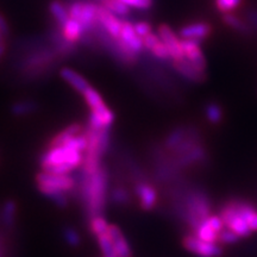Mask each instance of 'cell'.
Segmentation results:
<instances>
[{
    "instance_id": "cell-29",
    "label": "cell",
    "mask_w": 257,
    "mask_h": 257,
    "mask_svg": "<svg viewBox=\"0 0 257 257\" xmlns=\"http://www.w3.org/2000/svg\"><path fill=\"white\" fill-rule=\"evenodd\" d=\"M37 110L36 102L31 100H19L15 102L11 107L12 114L17 115V117H23V115H28L34 113Z\"/></svg>"
},
{
    "instance_id": "cell-26",
    "label": "cell",
    "mask_w": 257,
    "mask_h": 257,
    "mask_svg": "<svg viewBox=\"0 0 257 257\" xmlns=\"http://www.w3.org/2000/svg\"><path fill=\"white\" fill-rule=\"evenodd\" d=\"M99 4H101L105 9L111 11L118 17H125L130 14V6H127L121 0H101Z\"/></svg>"
},
{
    "instance_id": "cell-25",
    "label": "cell",
    "mask_w": 257,
    "mask_h": 257,
    "mask_svg": "<svg viewBox=\"0 0 257 257\" xmlns=\"http://www.w3.org/2000/svg\"><path fill=\"white\" fill-rule=\"evenodd\" d=\"M204 113H205V118H206L208 123L218 125L223 121L224 111L218 102H214V101L208 102V104L205 106Z\"/></svg>"
},
{
    "instance_id": "cell-10",
    "label": "cell",
    "mask_w": 257,
    "mask_h": 257,
    "mask_svg": "<svg viewBox=\"0 0 257 257\" xmlns=\"http://www.w3.org/2000/svg\"><path fill=\"white\" fill-rule=\"evenodd\" d=\"M181 47L185 59L188 60L199 70L206 73L207 62L201 50L200 42L194 40H181Z\"/></svg>"
},
{
    "instance_id": "cell-11",
    "label": "cell",
    "mask_w": 257,
    "mask_h": 257,
    "mask_svg": "<svg viewBox=\"0 0 257 257\" xmlns=\"http://www.w3.org/2000/svg\"><path fill=\"white\" fill-rule=\"evenodd\" d=\"M175 165L179 168H188V167L194 166V165H200L207 161V152L200 143L197 144L189 149L188 152H186L181 155L174 156Z\"/></svg>"
},
{
    "instance_id": "cell-27",
    "label": "cell",
    "mask_w": 257,
    "mask_h": 257,
    "mask_svg": "<svg viewBox=\"0 0 257 257\" xmlns=\"http://www.w3.org/2000/svg\"><path fill=\"white\" fill-rule=\"evenodd\" d=\"M17 217V204L14 200H8L3 206L2 220L5 226L11 227L15 224Z\"/></svg>"
},
{
    "instance_id": "cell-4",
    "label": "cell",
    "mask_w": 257,
    "mask_h": 257,
    "mask_svg": "<svg viewBox=\"0 0 257 257\" xmlns=\"http://www.w3.org/2000/svg\"><path fill=\"white\" fill-rule=\"evenodd\" d=\"M59 54L53 47L42 48V49L29 54L21 63V73L28 79H36L48 73L55 64Z\"/></svg>"
},
{
    "instance_id": "cell-12",
    "label": "cell",
    "mask_w": 257,
    "mask_h": 257,
    "mask_svg": "<svg viewBox=\"0 0 257 257\" xmlns=\"http://www.w3.org/2000/svg\"><path fill=\"white\" fill-rule=\"evenodd\" d=\"M211 24L206 23V22H195V23H191L185 25L179 30V36L181 40H194V41H204L212 34Z\"/></svg>"
},
{
    "instance_id": "cell-40",
    "label": "cell",
    "mask_w": 257,
    "mask_h": 257,
    "mask_svg": "<svg viewBox=\"0 0 257 257\" xmlns=\"http://www.w3.org/2000/svg\"><path fill=\"white\" fill-rule=\"evenodd\" d=\"M248 18H249L250 25L257 29V12H255V11H250L249 14H248Z\"/></svg>"
},
{
    "instance_id": "cell-19",
    "label": "cell",
    "mask_w": 257,
    "mask_h": 257,
    "mask_svg": "<svg viewBox=\"0 0 257 257\" xmlns=\"http://www.w3.org/2000/svg\"><path fill=\"white\" fill-rule=\"evenodd\" d=\"M238 213L248 223L250 230L257 231V210L253 205L245 200H233Z\"/></svg>"
},
{
    "instance_id": "cell-36",
    "label": "cell",
    "mask_w": 257,
    "mask_h": 257,
    "mask_svg": "<svg viewBox=\"0 0 257 257\" xmlns=\"http://www.w3.org/2000/svg\"><path fill=\"white\" fill-rule=\"evenodd\" d=\"M130 8H135L137 10H149L153 8L154 0H121Z\"/></svg>"
},
{
    "instance_id": "cell-9",
    "label": "cell",
    "mask_w": 257,
    "mask_h": 257,
    "mask_svg": "<svg viewBox=\"0 0 257 257\" xmlns=\"http://www.w3.org/2000/svg\"><path fill=\"white\" fill-rule=\"evenodd\" d=\"M135 194L137 195L141 208L144 211L154 210L159 202V193L150 182L138 181L135 185Z\"/></svg>"
},
{
    "instance_id": "cell-5",
    "label": "cell",
    "mask_w": 257,
    "mask_h": 257,
    "mask_svg": "<svg viewBox=\"0 0 257 257\" xmlns=\"http://www.w3.org/2000/svg\"><path fill=\"white\" fill-rule=\"evenodd\" d=\"M37 189L42 194L49 191L72 193L78 188V182L69 174H53L42 170L36 175Z\"/></svg>"
},
{
    "instance_id": "cell-18",
    "label": "cell",
    "mask_w": 257,
    "mask_h": 257,
    "mask_svg": "<svg viewBox=\"0 0 257 257\" xmlns=\"http://www.w3.org/2000/svg\"><path fill=\"white\" fill-rule=\"evenodd\" d=\"M60 76L72 87L74 91L82 94L83 92L87 89L89 86V82L86 80L81 74H79L75 70L69 68V67H63L60 69Z\"/></svg>"
},
{
    "instance_id": "cell-32",
    "label": "cell",
    "mask_w": 257,
    "mask_h": 257,
    "mask_svg": "<svg viewBox=\"0 0 257 257\" xmlns=\"http://www.w3.org/2000/svg\"><path fill=\"white\" fill-rule=\"evenodd\" d=\"M243 0H214V4L218 11L221 15L224 14H230L233 12L234 10H237L242 4Z\"/></svg>"
},
{
    "instance_id": "cell-38",
    "label": "cell",
    "mask_w": 257,
    "mask_h": 257,
    "mask_svg": "<svg viewBox=\"0 0 257 257\" xmlns=\"http://www.w3.org/2000/svg\"><path fill=\"white\" fill-rule=\"evenodd\" d=\"M161 40L159 37V35L157 34H153V32H150V34H148L147 36L143 37V44H144V49L150 51L153 49L154 47L156 46V43Z\"/></svg>"
},
{
    "instance_id": "cell-33",
    "label": "cell",
    "mask_w": 257,
    "mask_h": 257,
    "mask_svg": "<svg viewBox=\"0 0 257 257\" xmlns=\"http://www.w3.org/2000/svg\"><path fill=\"white\" fill-rule=\"evenodd\" d=\"M240 237L229 227L224 226L218 234V243L221 244H234L239 240Z\"/></svg>"
},
{
    "instance_id": "cell-31",
    "label": "cell",
    "mask_w": 257,
    "mask_h": 257,
    "mask_svg": "<svg viewBox=\"0 0 257 257\" xmlns=\"http://www.w3.org/2000/svg\"><path fill=\"white\" fill-rule=\"evenodd\" d=\"M111 200L113 201L115 205H119V206H126V205L130 204L131 201V194L124 187L118 186V187L112 189Z\"/></svg>"
},
{
    "instance_id": "cell-23",
    "label": "cell",
    "mask_w": 257,
    "mask_h": 257,
    "mask_svg": "<svg viewBox=\"0 0 257 257\" xmlns=\"http://www.w3.org/2000/svg\"><path fill=\"white\" fill-rule=\"evenodd\" d=\"M188 128L189 127H185V126H178L173 128L165 140L166 149L169 150V152H173L176 147L180 146V144L184 142V140L188 135Z\"/></svg>"
},
{
    "instance_id": "cell-13",
    "label": "cell",
    "mask_w": 257,
    "mask_h": 257,
    "mask_svg": "<svg viewBox=\"0 0 257 257\" xmlns=\"http://www.w3.org/2000/svg\"><path fill=\"white\" fill-rule=\"evenodd\" d=\"M98 18L101 27L107 31V34L113 38L120 37L121 24L123 21L118 18V16L112 14L107 9H105L101 4H98Z\"/></svg>"
},
{
    "instance_id": "cell-22",
    "label": "cell",
    "mask_w": 257,
    "mask_h": 257,
    "mask_svg": "<svg viewBox=\"0 0 257 257\" xmlns=\"http://www.w3.org/2000/svg\"><path fill=\"white\" fill-rule=\"evenodd\" d=\"M81 95L83 96V100H85L86 105L88 106L89 111H98L104 108L105 106H107L100 93L96 91L95 88H93L92 86H89Z\"/></svg>"
},
{
    "instance_id": "cell-6",
    "label": "cell",
    "mask_w": 257,
    "mask_h": 257,
    "mask_svg": "<svg viewBox=\"0 0 257 257\" xmlns=\"http://www.w3.org/2000/svg\"><path fill=\"white\" fill-rule=\"evenodd\" d=\"M182 244L187 251L198 257H220L223 255V248L218 245V243L205 242L195 234L186 236Z\"/></svg>"
},
{
    "instance_id": "cell-42",
    "label": "cell",
    "mask_w": 257,
    "mask_h": 257,
    "mask_svg": "<svg viewBox=\"0 0 257 257\" xmlns=\"http://www.w3.org/2000/svg\"><path fill=\"white\" fill-rule=\"evenodd\" d=\"M2 42H5V36L2 34V31H0V43H2Z\"/></svg>"
},
{
    "instance_id": "cell-17",
    "label": "cell",
    "mask_w": 257,
    "mask_h": 257,
    "mask_svg": "<svg viewBox=\"0 0 257 257\" xmlns=\"http://www.w3.org/2000/svg\"><path fill=\"white\" fill-rule=\"evenodd\" d=\"M86 128H87V126H85V125L80 123L69 124L68 126L63 127L62 130H60L59 133L54 135V136L49 140V142H48L47 147L63 146V144H66L69 140H72L73 137L78 136V135L82 134L83 131H86Z\"/></svg>"
},
{
    "instance_id": "cell-37",
    "label": "cell",
    "mask_w": 257,
    "mask_h": 257,
    "mask_svg": "<svg viewBox=\"0 0 257 257\" xmlns=\"http://www.w3.org/2000/svg\"><path fill=\"white\" fill-rule=\"evenodd\" d=\"M134 28H135V31H136V34L138 35L140 37H144L147 36L148 34H150L153 30L152 25H150L148 22H137V23L134 24Z\"/></svg>"
},
{
    "instance_id": "cell-35",
    "label": "cell",
    "mask_w": 257,
    "mask_h": 257,
    "mask_svg": "<svg viewBox=\"0 0 257 257\" xmlns=\"http://www.w3.org/2000/svg\"><path fill=\"white\" fill-rule=\"evenodd\" d=\"M150 53L153 54L154 56L156 57V59L159 60H162V61H168V60H172V57H170V54H169V50L168 48L166 47V44L163 43L162 41H159L156 43V46L153 48L152 50H150Z\"/></svg>"
},
{
    "instance_id": "cell-8",
    "label": "cell",
    "mask_w": 257,
    "mask_h": 257,
    "mask_svg": "<svg viewBox=\"0 0 257 257\" xmlns=\"http://www.w3.org/2000/svg\"><path fill=\"white\" fill-rule=\"evenodd\" d=\"M157 35L161 38V41L166 44L168 48L172 61L180 60L184 57V51L181 47V38L179 35H176L173 29L167 24H161L157 28Z\"/></svg>"
},
{
    "instance_id": "cell-1",
    "label": "cell",
    "mask_w": 257,
    "mask_h": 257,
    "mask_svg": "<svg viewBox=\"0 0 257 257\" xmlns=\"http://www.w3.org/2000/svg\"><path fill=\"white\" fill-rule=\"evenodd\" d=\"M107 172L104 166L92 174L83 173L79 193L87 212L88 218L100 216L104 212L107 192Z\"/></svg>"
},
{
    "instance_id": "cell-24",
    "label": "cell",
    "mask_w": 257,
    "mask_h": 257,
    "mask_svg": "<svg viewBox=\"0 0 257 257\" xmlns=\"http://www.w3.org/2000/svg\"><path fill=\"white\" fill-rule=\"evenodd\" d=\"M49 12L60 28L66 24V22L69 19L68 9L61 0H51L49 4Z\"/></svg>"
},
{
    "instance_id": "cell-21",
    "label": "cell",
    "mask_w": 257,
    "mask_h": 257,
    "mask_svg": "<svg viewBox=\"0 0 257 257\" xmlns=\"http://www.w3.org/2000/svg\"><path fill=\"white\" fill-rule=\"evenodd\" d=\"M221 21L223 23L232 29V30L239 32L242 35H250L252 32V27L250 24L246 23L245 21L242 18H239L238 16H236L232 12L230 14H224L221 16Z\"/></svg>"
},
{
    "instance_id": "cell-15",
    "label": "cell",
    "mask_w": 257,
    "mask_h": 257,
    "mask_svg": "<svg viewBox=\"0 0 257 257\" xmlns=\"http://www.w3.org/2000/svg\"><path fill=\"white\" fill-rule=\"evenodd\" d=\"M108 236L111 237L113 242L114 252L117 257H133V250H131L130 244H128L126 237L124 236L123 231L119 226L114 224L108 225L107 229Z\"/></svg>"
},
{
    "instance_id": "cell-39",
    "label": "cell",
    "mask_w": 257,
    "mask_h": 257,
    "mask_svg": "<svg viewBox=\"0 0 257 257\" xmlns=\"http://www.w3.org/2000/svg\"><path fill=\"white\" fill-rule=\"evenodd\" d=\"M0 31H2V34L4 35L5 38H8L10 36V32H11L8 21H6L4 15H2V14H0Z\"/></svg>"
},
{
    "instance_id": "cell-43",
    "label": "cell",
    "mask_w": 257,
    "mask_h": 257,
    "mask_svg": "<svg viewBox=\"0 0 257 257\" xmlns=\"http://www.w3.org/2000/svg\"><path fill=\"white\" fill-rule=\"evenodd\" d=\"M94 2H95V3H100L101 0H94Z\"/></svg>"
},
{
    "instance_id": "cell-41",
    "label": "cell",
    "mask_w": 257,
    "mask_h": 257,
    "mask_svg": "<svg viewBox=\"0 0 257 257\" xmlns=\"http://www.w3.org/2000/svg\"><path fill=\"white\" fill-rule=\"evenodd\" d=\"M6 48H8V44H6V42H2V43H0V61H2V59L5 55Z\"/></svg>"
},
{
    "instance_id": "cell-3",
    "label": "cell",
    "mask_w": 257,
    "mask_h": 257,
    "mask_svg": "<svg viewBox=\"0 0 257 257\" xmlns=\"http://www.w3.org/2000/svg\"><path fill=\"white\" fill-rule=\"evenodd\" d=\"M211 200L206 192L200 189H189L182 194L179 204L180 216L193 231H195L202 220L211 216Z\"/></svg>"
},
{
    "instance_id": "cell-30",
    "label": "cell",
    "mask_w": 257,
    "mask_h": 257,
    "mask_svg": "<svg viewBox=\"0 0 257 257\" xmlns=\"http://www.w3.org/2000/svg\"><path fill=\"white\" fill-rule=\"evenodd\" d=\"M96 242H98L99 249L102 253V257H117L114 252L113 248V242H112L111 237L108 236V233H102L100 236H96Z\"/></svg>"
},
{
    "instance_id": "cell-34",
    "label": "cell",
    "mask_w": 257,
    "mask_h": 257,
    "mask_svg": "<svg viewBox=\"0 0 257 257\" xmlns=\"http://www.w3.org/2000/svg\"><path fill=\"white\" fill-rule=\"evenodd\" d=\"M63 238L66 240V243L73 246V248H76L81 243V236L74 227H66L63 230Z\"/></svg>"
},
{
    "instance_id": "cell-16",
    "label": "cell",
    "mask_w": 257,
    "mask_h": 257,
    "mask_svg": "<svg viewBox=\"0 0 257 257\" xmlns=\"http://www.w3.org/2000/svg\"><path fill=\"white\" fill-rule=\"evenodd\" d=\"M79 22L81 23L85 32H93L99 23L98 3L91 0H83L81 15Z\"/></svg>"
},
{
    "instance_id": "cell-14",
    "label": "cell",
    "mask_w": 257,
    "mask_h": 257,
    "mask_svg": "<svg viewBox=\"0 0 257 257\" xmlns=\"http://www.w3.org/2000/svg\"><path fill=\"white\" fill-rule=\"evenodd\" d=\"M173 68L175 69V72L180 74L182 78L188 80L191 82H202L206 79V73L199 70L197 67L193 66L188 60H186L185 57L180 60L173 61Z\"/></svg>"
},
{
    "instance_id": "cell-2",
    "label": "cell",
    "mask_w": 257,
    "mask_h": 257,
    "mask_svg": "<svg viewBox=\"0 0 257 257\" xmlns=\"http://www.w3.org/2000/svg\"><path fill=\"white\" fill-rule=\"evenodd\" d=\"M83 154L70 146L47 147L40 156V166L42 170L53 174H69L82 166Z\"/></svg>"
},
{
    "instance_id": "cell-20",
    "label": "cell",
    "mask_w": 257,
    "mask_h": 257,
    "mask_svg": "<svg viewBox=\"0 0 257 257\" xmlns=\"http://www.w3.org/2000/svg\"><path fill=\"white\" fill-rule=\"evenodd\" d=\"M60 29L62 36L68 42H72V43H78L81 40L82 35L85 34V30H83L81 23L79 21H76V19H73L70 17L66 22V24L62 25Z\"/></svg>"
},
{
    "instance_id": "cell-28",
    "label": "cell",
    "mask_w": 257,
    "mask_h": 257,
    "mask_svg": "<svg viewBox=\"0 0 257 257\" xmlns=\"http://www.w3.org/2000/svg\"><path fill=\"white\" fill-rule=\"evenodd\" d=\"M108 225L110 224L106 221L105 218L102 217V214H100V216L91 217L88 220L89 232H91L94 237L100 236V234L107 232Z\"/></svg>"
},
{
    "instance_id": "cell-7",
    "label": "cell",
    "mask_w": 257,
    "mask_h": 257,
    "mask_svg": "<svg viewBox=\"0 0 257 257\" xmlns=\"http://www.w3.org/2000/svg\"><path fill=\"white\" fill-rule=\"evenodd\" d=\"M224 227V223L219 216L211 214L206 219L202 220L195 229L194 234L205 242L218 243V234Z\"/></svg>"
}]
</instances>
